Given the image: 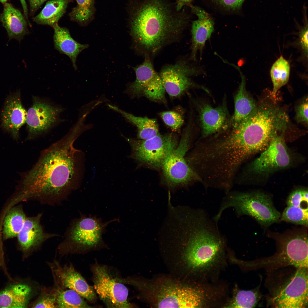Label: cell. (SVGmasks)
I'll list each match as a JSON object with an SVG mask.
<instances>
[{
    "label": "cell",
    "mask_w": 308,
    "mask_h": 308,
    "mask_svg": "<svg viewBox=\"0 0 308 308\" xmlns=\"http://www.w3.org/2000/svg\"><path fill=\"white\" fill-rule=\"evenodd\" d=\"M26 218L22 209L17 207L10 210L5 218L3 231L4 239L17 236Z\"/></svg>",
    "instance_id": "obj_29"
},
{
    "label": "cell",
    "mask_w": 308,
    "mask_h": 308,
    "mask_svg": "<svg viewBox=\"0 0 308 308\" xmlns=\"http://www.w3.org/2000/svg\"><path fill=\"white\" fill-rule=\"evenodd\" d=\"M75 291L68 289L58 291L56 294L57 307L66 308H90L89 305Z\"/></svg>",
    "instance_id": "obj_32"
},
{
    "label": "cell",
    "mask_w": 308,
    "mask_h": 308,
    "mask_svg": "<svg viewBox=\"0 0 308 308\" xmlns=\"http://www.w3.org/2000/svg\"><path fill=\"white\" fill-rule=\"evenodd\" d=\"M308 236L297 234L287 238L276 254L266 260L267 264L308 268Z\"/></svg>",
    "instance_id": "obj_14"
},
{
    "label": "cell",
    "mask_w": 308,
    "mask_h": 308,
    "mask_svg": "<svg viewBox=\"0 0 308 308\" xmlns=\"http://www.w3.org/2000/svg\"><path fill=\"white\" fill-rule=\"evenodd\" d=\"M33 99V105L27 112L26 122L29 139L47 131L57 121L62 110L39 98Z\"/></svg>",
    "instance_id": "obj_16"
},
{
    "label": "cell",
    "mask_w": 308,
    "mask_h": 308,
    "mask_svg": "<svg viewBox=\"0 0 308 308\" xmlns=\"http://www.w3.org/2000/svg\"><path fill=\"white\" fill-rule=\"evenodd\" d=\"M78 135L73 132L42 151L23 177L21 194L23 198L55 204L78 188L83 164L82 152L73 146Z\"/></svg>",
    "instance_id": "obj_1"
},
{
    "label": "cell",
    "mask_w": 308,
    "mask_h": 308,
    "mask_svg": "<svg viewBox=\"0 0 308 308\" xmlns=\"http://www.w3.org/2000/svg\"><path fill=\"white\" fill-rule=\"evenodd\" d=\"M23 9L24 17L28 21V23L29 24L28 19V11L26 3L25 0H19Z\"/></svg>",
    "instance_id": "obj_42"
},
{
    "label": "cell",
    "mask_w": 308,
    "mask_h": 308,
    "mask_svg": "<svg viewBox=\"0 0 308 308\" xmlns=\"http://www.w3.org/2000/svg\"><path fill=\"white\" fill-rule=\"evenodd\" d=\"M70 0V1H73V0Z\"/></svg>",
    "instance_id": "obj_44"
},
{
    "label": "cell",
    "mask_w": 308,
    "mask_h": 308,
    "mask_svg": "<svg viewBox=\"0 0 308 308\" xmlns=\"http://www.w3.org/2000/svg\"><path fill=\"white\" fill-rule=\"evenodd\" d=\"M288 119L277 107L262 103L248 117L233 126L232 134L243 150L250 156L265 150L274 133L284 130Z\"/></svg>",
    "instance_id": "obj_4"
},
{
    "label": "cell",
    "mask_w": 308,
    "mask_h": 308,
    "mask_svg": "<svg viewBox=\"0 0 308 308\" xmlns=\"http://www.w3.org/2000/svg\"><path fill=\"white\" fill-rule=\"evenodd\" d=\"M168 238L182 245L187 267L196 280L216 281L227 265L226 238L217 222L200 211L185 214L168 226Z\"/></svg>",
    "instance_id": "obj_2"
},
{
    "label": "cell",
    "mask_w": 308,
    "mask_h": 308,
    "mask_svg": "<svg viewBox=\"0 0 308 308\" xmlns=\"http://www.w3.org/2000/svg\"><path fill=\"white\" fill-rule=\"evenodd\" d=\"M230 208L234 209L237 216H250L265 226L277 221L281 217L270 198L260 192L229 191L226 193L217 213L213 217L214 220L218 222L223 211Z\"/></svg>",
    "instance_id": "obj_6"
},
{
    "label": "cell",
    "mask_w": 308,
    "mask_h": 308,
    "mask_svg": "<svg viewBox=\"0 0 308 308\" xmlns=\"http://www.w3.org/2000/svg\"><path fill=\"white\" fill-rule=\"evenodd\" d=\"M123 136L131 147V157L140 164L157 168L162 167L179 143L178 137L173 133L159 134L146 140Z\"/></svg>",
    "instance_id": "obj_7"
},
{
    "label": "cell",
    "mask_w": 308,
    "mask_h": 308,
    "mask_svg": "<svg viewBox=\"0 0 308 308\" xmlns=\"http://www.w3.org/2000/svg\"><path fill=\"white\" fill-rule=\"evenodd\" d=\"M115 219L103 222L93 216H82L72 222L67 231L63 243L70 246L84 248L96 247L102 242V236L110 223Z\"/></svg>",
    "instance_id": "obj_12"
},
{
    "label": "cell",
    "mask_w": 308,
    "mask_h": 308,
    "mask_svg": "<svg viewBox=\"0 0 308 308\" xmlns=\"http://www.w3.org/2000/svg\"><path fill=\"white\" fill-rule=\"evenodd\" d=\"M69 0H50L40 12L33 18V21L42 25L52 27L65 13Z\"/></svg>",
    "instance_id": "obj_27"
},
{
    "label": "cell",
    "mask_w": 308,
    "mask_h": 308,
    "mask_svg": "<svg viewBox=\"0 0 308 308\" xmlns=\"http://www.w3.org/2000/svg\"><path fill=\"white\" fill-rule=\"evenodd\" d=\"M142 285L150 301L159 307L201 308L206 299L205 288L196 281L185 284L159 280Z\"/></svg>",
    "instance_id": "obj_5"
},
{
    "label": "cell",
    "mask_w": 308,
    "mask_h": 308,
    "mask_svg": "<svg viewBox=\"0 0 308 308\" xmlns=\"http://www.w3.org/2000/svg\"><path fill=\"white\" fill-rule=\"evenodd\" d=\"M130 25L137 50L151 59L165 47L178 41L187 27L190 16L169 0H135Z\"/></svg>",
    "instance_id": "obj_3"
},
{
    "label": "cell",
    "mask_w": 308,
    "mask_h": 308,
    "mask_svg": "<svg viewBox=\"0 0 308 308\" xmlns=\"http://www.w3.org/2000/svg\"><path fill=\"white\" fill-rule=\"evenodd\" d=\"M308 193L307 190L298 189L293 192L288 197L286 203L288 206L303 207V203L308 204Z\"/></svg>",
    "instance_id": "obj_35"
},
{
    "label": "cell",
    "mask_w": 308,
    "mask_h": 308,
    "mask_svg": "<svg viewBox=\"0 0 308 308\" xmlns=\"http://www.w3.org/2000/svg\"><path fill=\"white\" fill-rule=\"evenodd\" d=\"M308 210V207L288 206L281 216V220L307 226Z\"/></svg>",
    "instance_id": "obj_33"
},
{
    "label": "cell",
    "mask_w": 308,
    "mask_h": 308,
    "mask_svg": "<svg viewBox=\"0 0 308 308\" xmlns=\"http://www.w3.org/2000/svg\"><path fill=\"white\" fill-rule=\"evenodd\" d=\"M290 66L288 62L281 56L272 65L270 74L273 84L271 93L273 98L278 90L287 82L289 77Z\"/></svg>",
    "instance_id": "obj_30"
},
{
    "label": "cell",
    "mask_w": 308,
    "mask_h": 308,
    "mask_svg": "<svg viewBox=\"0 0 308 308\" xmlns=\"http://www.w3.org/2000/svg\"><path fill=\"white\" fill-rule=\"evenodd\" d=\"M34 308H56V294L48 295L43 296L35 303Z\"/></svg>",
    "instance_id": "obj_37"
},
{
    "label": "cell",
    "mask_w": 308,
    "mask_h": 308,
    "mask_svg": "<svg viewBox=\"0 0 308 308\" xmlns=\"http://www.w3.org/2000/svg\"><path fill=\"white\" fill-rule=\"evenodd\" d=\"M308 106L307 99L297 107L296 118L298 122H304L307 124Z\"/></svg>",
    "instance_id": "obj_38"
},
{
    "label": "cell",
    "mask_w": 308,
    "mask_h": 308,
    "mask_svg": "<svg viewBox=\"0 0 308 308\" xmlns=\"http://www.w3.org/2000/svg\"><path fill=\"white\" fill-rule=\"evenodd\" d=\"M300 43L301 47L305 53L308 52V27L307 26L301 31L300 34Z\"/></svg>",
    "instance_id": "obj_39"
},
{
    "label": "cell",
    "mask_w": 308,
    "mask_h": 308,
    "mask_svg": "<svg viewBox=\"0 0 308 308\" xmlns=\"http://www.w3.org/2000/svg\"><path fill=\"white\" fill-rule=\"evenodd\" d=\"M133 69L136 79L128 85L126 93L131 98L143 96L155 102L166 103L165 91L151 59L145 57L143 62Z\"/></svg>",
    "instance_id": "obj_11"
},
{
    "label": "cell",
    "mask_w": 308,
    "mask_h": 308,
    "mask_svg": "<svg viewBox=\"0 0 308 308\" xmlns=\"http://www.w3.org/2000/svg\"><path fill=\"white\" fill-rule=\"evenodd\" d=\"M8 0H0V2L4 4L7 3V2Z\"/></svg>",
    "instance_id": "obj_43"
},
{
    "label": "cell",
    "mask_w": 308,
    "mask_h": 308,
    "mask_svg": "<svg viewBox=\"0 0 308 308\" xmlns=\"http://www.w3.org/2000/svg\"><path fill=\"white\" fill-rule=\"evenodd\" d=\"M261 297L258 288L250 290H242L235 284L231 296L223 308H254Z\"/></svg>",
    "instance_id": "obj_28"
},
{
    "label": "cell",
    "mask_w": 308,
    "mask_h": 308,
    "mask_svg": "<svg viewBox=\"0 0 308 308\" xmlns=\"http://www.w3.org/2000/svg\"><path fill=\"white\" fill-rule=\"evenodd\" d=\"M189 6L192 13L197 19L192 22L190 59L194 61L196 60L198 52L201 55L206 41L210 38L214 31V21L210 15L201 8L191 3Z\"/></svg>",
    "instance_id": "obj_18"
},
{
    "label": "cell",
    "mask_w": 308,
    "mask_h": 308,
    "mask_svg": "<svg viewBox=\"0 0 308 308\" xmlns=\"http://www.w3.org/2000/svg\"><path fill=\"white\" fill-rule=\"evenodd\" d=\"M241 76V82L234 98L235 109L231 118V126L235 125L250 116L257 105L246 91L244 78Z\"/></svg>",
    "instance_id": "obj_25"
},
{
    "label": "cell",
    "mask_w": 308,
    "mask_h": 308,
    "mask_svg": "<svg viewBox=\"0 0 308 308\" xmlns=\"http://www.w3.org/2000/svg\"><path fill=\"white\" fill-rule=\"evenodd\" d=\"M26 20L21 12L11 4L6 3L3 4L0 20L7 31L9 40L15 39L20 42L29 34Z\"/></svg>",
    "instance_id": "obj_22"
},
{
    "label": "cell",
    "mask_w": 308,
    "mask_h": 308,
    "mask_svg": "<svg viewBox=\"0 0 308 308\" xmlns=\"http://www.w3.org/2000/svg\"><path fill=\"white\" fill-rule=\"evenodd\" d=\"M308 268H300L277 284L268 299L275 308H303L308 306Z\"/></svg>",
    "instance_id": "obj_9"
},
{
    "label": "cell",
    "mask_w": 308,
    "mask_h": 308,
    "mask_svg": "<svg viewBox=\"0 0 308 308\" xmlns=\"http://www.w3.org/2000/svg\"><path fill=\"white\" fill-rule=\"evenodd\" d=\"M41 213L36 216L26 218L23 227L17 236L22 250L27 252L37 248L45 241L58 236L57 234L46 232L40 224Z\"/></svg>",
    "instance_id": "obj_21"
},
{
    "label": "cell",
    "mask_w": 308,
    "mask_h": 308,
    "mask_svg": "<svg viewBox=\"0 0 308 308\" xmlns=\"http://www.w3.org/2000/svg\"><path fill=\"white\" fill-rule=\"evenodd\" d=\"M51 267L54 273L63 286L75 291L89 301L96 299L94 288L88 284L72 266H61L54 263Z\"/></svg>",
    "instance_id": "obj_20"
},
{
    "label": "cell",
    "mask_w": 308,
    "mask_h": 308,
    "mask_svg": "<svg viewBox=\"0 0 308 308\" xmlns=\"http://www.w3.org/2000/svg\"><path fill=\"white\" fill-rule=\"evenodd\" d=\"M52 27L54 30L53 40L55 48L61 53L70 58L75 70L76 58L79 54L87 48V44H82L75 40L71 37L68 30L60 26L56 23Z\"/></svg>",
    "instance_id": "obj_23"
},
{
    "label": "cell",
    "mask_w": 308,
    "mask_h": 308,
    "mask_svg": "<svg viewBox=\"0 0 308 308\" xmlns=\"http://www.w3.org/2000/svg\"><path fill=\"white\" fill-rule=\"evenodd\" d=\"M76 5L69 14L70 20L84 26L93 18L95 12L94 0H76Z\"/></svg>",
    "instance_id": "obj_31"
},
{
    "label": "cell",
    "mask_w": 308,
    "mask_h": 308,
    "mask_svg": "<svg viewBox=\"0 0 308 308\" xmlns=\"http://www.w3.org/2000/svg\"><path fill=\"white\" fill-rule=\"evenodd\" d=\"M278 132L273 135L268 146L250 167L251 171L261 173L288 166L290 159L283 137Z\"/></svg>",
    "instance_id": "obj_15"
},
{
    "label": "cell",
    "mask_w": 308,
    "mask_h": 308,
    "mask_svg": "<svg viewBox=\"0 0 308 308\" xmlns=\"http://www.w3.org/2000/svg\"><path fill=\"white\" fill-rule=\"evenodd\" d=\"M47 0H29L30 15H33L40 6Z\"/></svg>",
    "instance_id": "obj_40"
},
{
    "label": "cell",
    "mask_w": 308,
    "mask_h": 308,
    "mask_svg": "<svg viewBox=\"0 0 308 308\" xmlns=\"http://www.w3.org/2000/svg\"><path fill=\"white\" fill-rule=\"evenodd\" d=\"M215 3L230 11H236L239 10L245 0H212Z\"/></svg>",
    "instance_id": "obj_36"
},
{
    "label": "cell",
    "mask_w": 308,
    "mask_h": 308,
    "mask_svg": "<svg viewBox=\"0 0 308 308\" xmlns=\"http://www.w3.org/2000/svg\"><path fill=\"white\" fill-rule=\"evenodd\" d=\"M109 107L121 115L137 128V138L146 140L159 134V126L156 120L147 117L136 116L127 113L117 107L108 104Z\"/></svg>",
    "instance_id": "obj_26"
},
{
    "label": "cell",
    "mask_w": 308,
    "mask_h": 308,
    "mask_svg": "<svg viewBox=\"0 0 308 308\" xmlns=\"http://www.w3.org/2000/svg\"><path fill=\"white\" fill-rule=\"evenodd\" d=\"M94 289L108 307L130 308L128 290L119 279L114 277L104 266H98L93 271Z\"/></svg>",
    "instance_id": "obj_13"
},
{
    "label": "cell",
    "mask_w": 308,
    "mask_h": 308,
    "mask_svg": "<svg viewBox=\"0 0 308 308\" xmlns=\"http://www.w3.org/2000/svg\"><path fill=\"white\" fill-rule=\"evenodd\" d=\"M194 0H176L177 7L179 9H182L185 6L187 5Z\"/></svg>",
    "instance_id": "obj_41"
},
{
    "label": "cell",
    "mask_w": 308,
    "mask_h": 308,
    "mask_svg": "<svg viewBox=\"0 0 308 308\" xmlns=\"http://www.w3.org/2000/svg\"><path fill=\"white\" fill-rule=\"evenodd\" d=\"M190 58L182 57L172 64L162 67L159 74L165 91L172 98L180 97L189 89L199 87L192 76L205 74L202 67L194 64Z\"/></svg>",
    "instance_id": "obj_10"
},
{
    "label": "cell",
    "mask_w": 308,
    "mask_h": 308,
    "mask_svg": "<svg viewBox=\"0 0 308 308\" xmlns=\"http://www.w3.org/2000/svg\"><path fill=\"white\" fill-rule=\"evenodd\" d=\"M202 137L213 134L223 132L231 126L225 100L222 105L214 108L207 103L202 102L198 104Z\"/></svg>",
    "instance_id": "obj_17"
},
{
    "label": "cell",
    "mask_w": 308,
    "mask_h": 308,
    "mask_svg": "<svg viewBox=\"0 0 308 308\" xmlns=\"http://www.w3.org/2000/svg\"><path fill=\"white\" fill-rule=\"evenodd\" d=\"M193 125L192 119H189L177 146L167 159L162 167L165 179L169 186L175 187L187 185L194 181L201 182L199 176L190 166L185 158L190 145Z\"/></svg>",
    "instance_id": "obj_8"
},
{
    "label": "cell",
    "mask_w": 308,
    "mask_h": 308,
    "mask_svg": "<svg viewBox=\"0 0 308 308\" xmlns=\"http://www.w3.org/2000/svg\"><path fill=\"white\" fill-rule=\"evenodd\" d=\"M160 116L166 125L174 132L179 131L184 123L183 116L173 111L161 112Z\"/></svg>",
    "instance_id": "obj_34"
},
{
    "label": "cell",
    "mask_w": 308,
    "mask_h": 308,
    "mask_svg": "<svg viewBox=\"0 0 308 308\" xmlns=\"http://www.w3.org/2000/svg\"><path fill=\"white\" fill-rule=\"evenodd\" d=\"M31 291L28 285H11L0 292V307L24 308L28 304Z\"/></svg>",
    "instance_id": "obj_24"
},
{
    "label": "cell",
    "mask_w": 308,
    "mask_h": 308,
    "mask_svg": "<svg viewBox=\"0 0 308 308\" xmlns=\"http://www.w3.org/2000/svg\"><path fill=\"white\" fill-rule=\"evenodd\" d=\"M27 112L23 107L19 91L6 98L1 113V126L14 138L19 137L20 128L26 122Z\"/></svg>",
    "instance_id": "obj_19"
}]
</instances>
